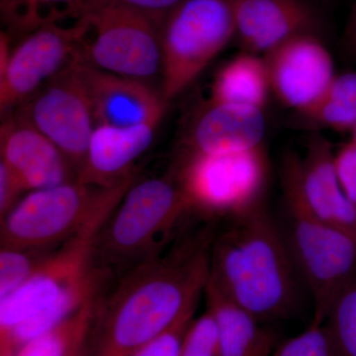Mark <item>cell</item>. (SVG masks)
<instances>
[{
	"label": "cell",
	"instance_id": "cell-23",
	"mask_svg": "<svg viewBox=\"0 0 356 356\" xmlns=\"http://www.w3.org/2000/svg\"><path fill=\"white\" fill-rule=\"evenodd\" d=\"M92 0H1L2 20L11 33L29 34L46 23L79 20Z\"/></svg>",
	"mask_w": 356,
	"mask_h": 356
},
{
	"label": "cell",
	"instance_id": "cell-26",
	"mask_svg": "<svg viewBox=\"0 0 356 356\" xmlns=\"http://www.w3.org/2000/svg\"><path fill=\"white\" fill-rule=\"evenodd\" d=\"M270 356H332L324 322L313 318L305 331L277 346Z\"/></svg>",
	"mask_w": 356,
	"mask_h": 356
},
{
	"label": "cell",
	"instance_id": "cell-17",
	"mask_svg": "<svg viewBox=\"0 0 356 356\" xmlns=\"http://www.w3.org/2000/svg\"><path fill=\"white\" fill-rule=\"evenodd\" d=\"M266 128L264 110L209 102L187 131L181 156L264 146Z\"/></svg>",
	"mask_w": 356,
	"mask_h": 356
},
{
	"label": "cell",
	"instance_id": "cell-4",
	"mask_svg": "<svg viewBox=\"0 0 356 356\" xmlns=\"http://www.w3.org/2000/svg\"><path fill=\"white\" fill-rule=\"evenodd\" d=\"M135 177L113 187L74 179L30 192L1 218V248L53 250L74 236L105 206L121 200Z\"/></svg>",
	"mask_w": 356,
	"mask_h": 356
},
{
	"label": "cell",
	"instance_id": "cell-2",
	"mask_svg": "<svg viewBox=\"0 0 356 356\" xmlns=\"http://www.w3.org/2000/svg\"><path fill=\"white\" fill-rule=\"evenodd\" d=\"M213 236L210 278L261 322L289 317L297 305V269L266 205L227 219Z\"/></svg>",
	"mask_w": 356,
	"mask_h": 356
},
{
	"label": "cell",
	"instance_id": "cell-9",
	"mask_svg": "<svg viewBox=\"0 0 356 356\" xmlns=\"http://www.w3.org/2000/svg\"><path fill=\"white\" fill-rule=\"evenodd\" d=\"M121 200L103 207L74 236L48 252L29 280L0 301V337L47 310L64 293L100 270L95 264L96 236Z\"/></svg>",
	"mask_w": 356,
	"mask_h": 356
},
{
	"label": "cell",
	"instance_id": "cell-27",
	"mask_svg": "<svg viewBox=\"0 0 356 356\" xmlns=\"http://www.w3.org/2000/svg\"><path fill=\"white\" fill-rule=\"evenodd\" d=\"M181 356H219L217 325L209 311L192 321L185 334Z\"/></svg>",
	"mask_w": 356,
	"mask_h": 356
},
{
	"label": "cell",
	"instance_id": "cell-24",
	"mask_svg": "<svg viewBox=\"0 0 356 356\" xmlns=\"http://www.w3.org/2000/svg\"><path fill=\"white\" fill-rule=\"evenodd\" d=\"M324 325L332 356H356V273L332 300Z\"/></svg>",
	"mask_w": 356,
	"mask_h": 356
},
{
	"label": "cell",
	"instance_id": "cell-31",
	"mask_svg": "<svg viewBox=\"0 0 356 356\" xmlns=\"http://www.w3.org/2000/svg\"><path fill=\"white\" fill-rule=\"evenodd\" d=\"M24 187L17 177L3 163L0 161V216L3 218L19 202Z\"/></svg>",
	"mask_w": 356,
	"mask_h": 356
},
{
	"label": "cell",
	"instance_id": "cell-7",
	"mask_svg": "<svg viewBox=\"0 0 356 356\" xmlns=\"http://www.w3.org/2000/svg\"><path fill=\"white\" fill-rule=\"evenodd\" d=\"M189 209L204 216H240L264 204L269 163L264 146L180 156L175 172Z\"/></svg>",
	"mask_w": 356,
	"mask_h": 356
},
{
	"label": "cell",
	"instance_id": "cell-21",
	"mask_svg": "<svg viewBox=\"0 0 356 356\" xmlns=\"http://www.w3.org/2000/svg\"><path fill=\"white\" fill-rule=\"evenodd\" d=\"M102 293L57 327L24 344L13 356H86Z\"/></svg>",
	"mask_w": 356,
	"mask_h": 356
},
{
	"label": "cell",
	"instance_id": "cell-19",
	"mask_svg": "<svg viewBox=\"0 0 356 356\" xmlns=\"http://www.w3.org/2000/svg\"><path fill=\"white\" fill-rule=\"evenodd\" d=\"M204 295L207 310L216 322L219 356H270L277 348L275 334L232 301L210 275Z\"/></svg>",
	"mask_w": 356,
	"mask_h": 356
},
{
	"label": "cell",
	"instance_id": "cell-14",
	"mask_svg": "<svg viewBox=\"0 0 356 356\" xmlns=\"http://www.w3.org/2000/svg\"><path fill=\"white\" fill-rule=\"evenodd\" d=\"M79 62L96 126L159 125L168 104L161 91L147 81L96 69L81 57Z\"/></svg>",
	"mask_w": 356,
	"mask_h": 356
},
{
	"label": "cell",
	"instance_id": "cell-32",
	"mask_svg": "<svg viewBox=\"0 0 356 356\" xmlns=\"http://www.w3.org/2000/svg\"><path fill=\"white\" fill-rule=\"evenodd\" d=\"M343 42L346 55L356 60V1L344 29Z\"/></svg>",
	"mask_w": 356,
	"mask_h": 356
},
{
	"label": "cell",
	"instance_id": "cell-33",
	"mask_svg": "<svg viewBox=\"0 0 356 356\" xmlns=\"http://www.w3.org/2000/svg\"><path fill=\"white\" fill-rule=\"evenodd\" d=\"M350 140H353V142L356 144V124L355 128H353V131L350 132Z\"/></svg>",
	"mask_w": 356,
	"mask_h": 356
},
{
	"label": "cell",
	"instance_id": "cell-30",
	"mask_svg": "<svg viewBox=\"0 0 356 356\" xmlns=\"http://www.w3.org/2000/svg\"><path fill=\"white\" fill-rule=\"evenodd\" d=\"M184 1L185 0H92L88 9L97 4H111L144 14L161 23L168 14Z\"/></svg>",
	"mask_w": 356,
	"mask_h": 356
},
{
	"label": "cell",
	"instance_id": "cell-16",
	"mask_svg": "<svg viewBox=\"0 0 356 356\" xmlns=\"http://www.w3.org/2000/svg\"><path fill=\"white\" fill-rule=\"evenodd\" d=\"M0 161L13 172L25 191L50 188L76 179L64 153L29 122L15 114L0 127Z\"/></svg>",
	"mask_w": 356,
	"mask_h": 356
},
{
	"label": "cell",
	"instance_id": "cell-1",
	"mask_svg": "<svg viewBox=\"0 0 356 356\" xmlns=\"http://www.w3.org/2000/svg\"><path fill=\"white\" fill-rule=\"evenodd\" d=\"M214 233L186 236L122 275L100 297L93 356H131L196 311L210 275Z\"/></svg>",
	"mask_w": 356,
	"mask_h": 356
},
{
	"label": "cell",
	"instance_id": "cell-34",
	"mask_svg": "<svg viewBox=\"0 0 356 356\" xmlns=\"http://www.w3.org/2000/svg\"><path fill=\"white\" fill-rule=\"evenodd\" d=\"M313 1L316 2V3H327L330 0H313Z\"/></svg>",
	"mask_w": 356,
	"mask_h": 356
},
{
	"label": "cell",
	"instance_id": "cell-15",
	"mask_svg": "<svg viewBox=\"0 0 356 356\" xmlns=\"http://www.w3.org/2000/svg\"><path fill=\"white\" fill-rule=\"evenodd\" d=\"M329 140L314 136L305 156L288 154L282 168L293 178L309 207L327 224L356 238V205L337 179Z\"/></svg>",
	"mask_w": 356,
	"mask_h": 356
},
{
	"label": "cell",
	"instance_id": "cell-20",
	"mask_svg": "<svg viewBox=\"0 0 356 356\" xmlns=\"http://www.w3.org/2000/svg\"><path fill=\"white\" fill-rule=\"evenodd\" d=\"M271 95L264 57L242 51L218 70L210 102L264 110Z\"/></svg>",
	"mask_w": 356,
	"mask_h": 356
},
{
	"label": "cell",
	"instance_id": "cell-5",
	"mask_svg": "<svg viewBox=\"0 0 356 356\" xmlns=\"http://www.w3.org/2000/svg\"><path fill=\"white\" fill-rule=\"evenodd\" d=\"M281 184L289 222L288 248L313 299V318L325 322L332 300L356 273V238L314 213L284 168Z\"/></svg>",
	"mask_w": 356,
	"mask_h": 356
},
{
	"label": "cell",
	"instance_id": "cell-10",
	"mask_svg": "<svg viewBox=\"0 0 356 356\" xmlns=\"http://www.w3.org/2000/svg\"><path fill=\"white\" fill-rule=\"evenodd\" d=\"M13 114L49 138L67 156L77 175L96 127L79 51L64 70Z\"/></svg>",
	"mask_w": 356,
	"mask_h": 356
},
{
	"label": "cell",
	"instance_id": "cell-8",
	"mask_svg": "<svg viewBox=\"0 0 356 356\" xmlns=\"http://www.w3.org/2000/svg\"><path fill=\"white\" fill-rule=\"evenodd\" d=\"M79 19L88 23V33H91V39L84 38L79 51L84 63L147 83L161 76V23L158 21L111 4L91 6Z\"/></svg>",
	"mask_w": 356,
	"mask_h": 356
},
{
	"label": "cell",
	"instance_id": "cell-3",
	"mask_svg": "<svg viewBox=\"0 0 356 356\" xmlns=\"http://www.w3.org/2000/svg\"><path fill=\"white\" fill-rule=\"evenodd\" d=\"M191 212L175 172L134 182L96 236L95 264L110 275L127 273L165 250Z\"/></svg>",
	"mask_w": 356,
	"mask_h": 356
},
{
	"label": "cell",
	"instance_id": "cell-13",
	"mask_svg": "<svg viewBox=\"0 0 356 356\" xmlns=\"http://www.w3.org/2000/svg\"><path fill=\"white\" fill-rule=\"evenodd\" d=\"M313 0H234L235 40L242 51L264 56L287 40L320 34L322 16Z\"/></svg>",
	"mask_w": 356,
	"mask_h": 356
},
{
	"label": "cell",
	"instance_id": "cell-18",
	"mask_svg": "<svg viewBox=\"0 0 356 356\" xmlns=\"http://www.w3.org/2000/svg\"><path fill=\"white\" fill-rule=\"evenodd\" d=\"M159 125H97L76 179L96 187H113L135 177L133 166L153 144Z\"/></svg>",
	"mask_w": 356,
	"mask_h": 356
},
{
	"label": "cell",
	"instance_id": "cell-22",
	"mask_svg": "<svg viewBox=\"0 0 356 356\" xmlns=\"http://www.w3.org/2000/svg\"><path fill=\"white\" fill-rule=\"evenodd\" d=\"M300 116L314 126L350 133L356 124V72L336 74L318 102Z\"/></svg>",
	"mask_w": 356,
	"mask_h": 356
},
{
	"label": "cell",
	"instance_id": "cell-6",
	"mask_svg": "<svg viewBox=\"0 0 356 356\" xmlns=\"http://www.w3.org/2000/svg\"><path fill=\"white\" fill-rule=\"evenodd\" d=\"M161 92L179 95L235 40L234 0H185L159 26Z\"/></svg>",
	"mask_w": 356,
	"mask_h": 356
},
{
	"label": "cell",
	"instance_id": "cell-25",
	"mask_svg": "<svg viewBox=\"0 0 356 356\" xmlns=\"http://www.w3.org/2000/svg\"><path fill=\"white\" fill-rule=\"evenodd\" d=\"M51 250L1 248L0 250V300L6 298L21 285L24 284Z\"/></svg>",
	"mask_w": 356,
	"mask_h": 356
},
{
	"label": "cell",
	"instance_id": "cell-28",
	"mask_svg": "<svg viewBox=\"0 0 356 356\" xmlns=\"http://www.w3.org/2000/svg\"><path fill=\"white\" fill-rule=\"evenodd\" d=\"M195 311L185 315L177 324L149 341L131 356H181L185 334L194 320Z\"/></svg>",
	"mask_w": 356,
	"mask_h": 356
},
{
	"label": "cell",
	"instance_id": "cell-11",
	"mask_svg": "<svg viewBox=\"0 0 356 356\" xmlns=\"http://www.w3.org/2000/svg\"><path fill=\"white\" fill-rule=\"evenodd\" d=\"M88 31L84 20L67 27L53 21L26 35L13 49L6 70L0 72L2 117L13 114L64 70L76 57Z\"/></svg>",
	"mask_w": 356,
	"mask_h": 356
},
{
	"label": "cell",
	"instance_id": "cell-29",
	"mask_svg": "<svg viewBox=\"0 0 356 356\" xmlns=\"http://www.w3.org/2000/svg\"><path fill=\"white\" fill-rule=\"evenodd\" d=\"M334 165L341 189L346 197L356 205L355 143L350 140L334 154Z\"/></svg>",
	"mask_w": 356,
	"mask_h": 356
},
{
	"label": "cell",
	"instance_id": "cell-12",
	"mask_svg": "<svg viewBox=\"0 0 356 356\" xmlns=\"http://www.w3.org/2000/svg\"><path fill=\"white\" fill-rule=\"evenodd\" d=\"M273 95L298 114L318 102L336 76L331 51L318 34H302L262 56Z\"/></svg>",
	"mask_w": 356,
	"mask_h": 356
}]
</instances>
